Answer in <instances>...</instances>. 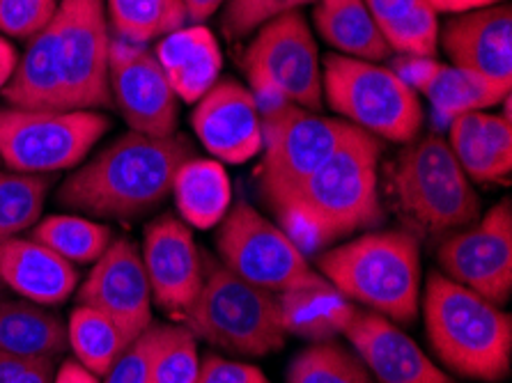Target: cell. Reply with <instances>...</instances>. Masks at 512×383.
Masks as SVG:
<instances>
[{"mask_svg": "<svg viewBox=\"0 0 512 383\" xmlns=\"http://www.w3.org/2000/svg\"><path fill=\"white\" fill-rule=\"evenodd\" d=\"M379 156L382 140L356 127L331 159L276 211L278 228L301 253H322L333 241L382 225Z\"/></svg>", "mask_w": 512, "mask_h": 383, "instance_id": "1", "label": "cell"}, {"mask_svg": "<svg viewBox=\"0 0 512 383\" xmlns=\"http://www.w3.org/2000/svg\"><path fill=\"white\" fill-rule=\"evenodd\" d=\"M193 156L196 150L180 134L157 138L129 131L76 168L56 198L65 209L129 221L168 198L177 168Z\"/></svg>", "mask_w": 512, "mask_h": 383, "instance_id": "2", "label": "cell"}, {"mask_svg": "<svg viewBox=\"0 0 512 383\" xmlns=\"http://www.w3.org/2000/svg\"><path fill=\"white\" fill-rule=\"evenodd\" d=\"M317 269L352 303L391 322L411 324L421 301V241L409 230L368 232L322 250Z\"/></svg>", "mask_w": 512, "mask_h": 383, "instance_id": "3", "label": "cell"}, {"mask_svg": "<svg viewBox=\"0 0 512 383\" xmlns=\"http://www.w3.org/2000/svg\"><path fill=\"white\" fill-rule=\"evenodd\" d=\"M425 328L448 370L476 381L508 379L510 315L439 271L430 273L425 287Z\"/></svg>", "mask_w": 512, "mask_h": 383, "instance_id": "4", "label": "cell"}, {"mask_svg": "<svg viewBox=\"0 0 512 383\" xmlns=\"http://www.w3.org/2000/svg\"><path fill=\"white\" fill-rule=\"evenodd\" d=\"M391 191L395 209L414 234L441 237L480 216L478 193L441 136L407 143L393 166Z\"/></svg>", "mask_w": 512, "mask_h": 383, "instance_id": "5", "label": "cell"}, {"mask_svg": "<svg viewBox=\"0 0 512 383\" xmlns=\"http://www.w3.org/2000/svg\"><path fill=\"white\" fill-rule=\"evenodd\" d=\"M180 319L193 338L235 356L274 354L287 338L276 294L239 278L226 264L207 271L196 301Z\"/></svg>", "mask_w": 512, "mask_h": 383, "instance_id": "6", "label": "cell"}, {"mask_svg": "<svg viewBox=\"0 0 512 383\" xmlns=\"http://www.w3.org/2000/svg\"><path fill=\"white\" fill-rule=\"evenodd\" d=\"M322 92L331 111L375 138L411 143L423 129L418 92L379 62L329 53L324 58Z\"/></svg>", "mask_w": 512, "mask_h": 383, "instance_id": "7", "label": "cell"}, {"mask_svg": "<svg viewBox=\"0 0 512 383\" xmlns=\"http://www.w3.org/2000/svg\"><path fill=\"white\" fill-rule=\"evenodd\" d=\"M260 113V193L276 214L356 127L345 120L315 115L290 101H265Z\"/></svg>", "mask_w": 512, "mask_h": 383, "instance_id": "8", "label": "cell"}, {"mask_svg": "<svg viewBox=\"0 0 512 383\" xmlns=\"http://www.w3.org/2000/svg\"><path fill=\"white\" fill-rule=\"evenodd\" d=\"M258 104L290 101L306 111L322 108V67L304 14L287 12L262 23L242 58Z\"/></svg>", "mask_w": 512, "mask_h": 383, "instance_id": "9", "label": "cell"}, {"mask_svg": "<svg viewBox=\"0 0 512 383\" xmlns=\"http://www.w3.org/2000/svg\"><path fill=\"white\" fill-rule=\"evenodd\" d=\"M108 129L97 111L0 108V159L17 173L51 175L79 166Z\"/></svg>", "mask_w": 512, "mask_h": 383, "instance_id": "10", "label": "cell"}, {"mask_svg": "<svg viewBox=\"0 0 512 383\" xmlns=\"http://www.w3.org/2000/svg\"><path fill=\"white\" fill-rule=\"evenodd\" d=\"M216 246L232 273L267 292L278 294L320 278L297 244L246 200L228 209Z\"/></svg>", "mask_w": 512, "mask_h": 383, "instance_id": "11", "label": "cell"}, {"mask_svg": "<svg viewBox=\"0 0 512 383\" xmlns=\"http://www.w3.org/2000/svg\"><path fill=\"white\" fill-rule=\"evenodd\" d=\"M58 53L67 111L111 108V28L104 0H58Z\"/></svg>", "mask_w": 512, "mask_h": 383, "instance_id": "12", "label": "cell"}, {"mask_svg": "<svg viewBox=\"0 0 512 383\" xmlns=\"http://www.w3.org/2000/svg\"><path fill=\"white\" fill-rule=\"evenodd\" d=\"M439 264L446 276L469 287L494 306L512 294V205L501 200L467 230L439 246Z\"/></svg>", "mask_w": 512, "mask_h": 383, "instance_id": "13", "label": "cell"}, {"mask_svg": "<svg viewBox=\"0 0 512 383\" xmlns=\"http://www.w3.org/2000/svg\"><path fill=\"white\" fill-rule=\"evenodd\" d=\"M108 85H111L113 106L122 113L131 131L157 138L175 134L180 99L170 88L150 46L113 35Z\"/></svg>", "mask_w": 512, "mask_h": 383, "instance_id": "14", "label": "cell"}, {"mask_svg": "<svg viewBox=\"0 0 512 383\" xmlns=\"http://www.w3.org/2000/svg\"><path fill=\"white\" fill-rule=\"evenodd\" d=\"M79 303L118 322L131 338L152 324V292L141 250L129 239H115L79 289Z\"/></svg>", "mask_w": 512, "mask_h": 383, "instance_id": "15", "label": "cell"}, {"mask_svg": "<svg viewBox=\"0 0 512 383\" xmlns=\"http://www.w3.org/2000/svg\"><path fill=\"white\" fill-rule=\"evenodd\" d=\"M191 127L223 163H246L262 152V113L251 88L219 78L196 104Z\"/></svg>", "mask_w": 512, "mask_h": 383, "instance_id": "16", "label": "cell"}, {"mask_svg": "<svg viewBox=\"0 0 512 383\" xmlns=\"http://www.w3.org/2000/svg\"><path fill=\"white\" fill-rule=\"evenodd\" d=\"M141 257L154 303L180 317L196 301L205 280L203 257L191 230L175 216L157 218L147 225Z\"/></svg>", "mask_w": 512, "mask_h": 383, "instance_id": "17", "label": "cell"}, {"mask_svg": "<svg viewBox=\"0 0 512 383\" xmlns=\"http://www.w3.org/2000/svg\"><path fill=\"white\" fill-rule=\"evenodd\" d=\"M455 67L512 88V12L508 5H487L457 14L439 33Z\"/></svg>", "mask_w": 512, "mask_h": 383, "instance_id": "18", "label": "cell"}, {"mask_svg": "<svg viewBox=\"0 0 512 383\" xmlns=\"http://www.w3.org/2000/svg\"><path fill=\"white\" fill-rule=\"evenodd\" d=\"M343 335L375 383H455L395 322L377 312L356 310Z\"/></svg>", "mask_w": 512, "mask_h": 383, "instance_id": "19", "label": "cell"}, {"mask_svg": "<svg viewBox=\"0 0 512 383\" xmlns=\"http://www.w3.org/2000/svg\"><path fill=\"white\" fill-rule=\"evenodd\" d=\"M391 69L409 88L421 92L437 115L448 122L464 113H483L510 95V90L487 81L485 76L455 65H441L434 58L400 56Z\"/></svg>", "mask_w": 512, "mask_h": 383, "instance_id": "20", "label": "cell"}, {"mask_svg": "<svg viewBox=\"0 0 512 383\" xmlns=\"http://www.w3.org/2000/svg\"><path fill=\"white\" fill-rule=\"evenodd\" d=\"M0 283L37 306H60L79 285V271L35 239L0 244Z\"/></svg>", "mask_w": 512, "mask_h": 383, "instance_id": "21", "label": "cell"}, {"mask_svg": "<svg viewBox=\"0 0 512 383\" xmlns=\"http://www.w3.org/2000/svg\"><path fill=\"white\" fill-rule=\"evenodd\" d=\"M154 56L177 99L186 104H198L205 92L219 81L223 69L219 42L203 23L177 28L161 37Z\"/></svg>", "mask_w": 512, "mask_h": 383, "instance_id": "22", "label": "cell"}, {"mask_svg": "<svg viewBox=\"0 0 512 383\" xmlns=\"http://www.w3.org/2000/svg\"><path fill=\"white\" fill-rule=\"evenodd\" d=\"M0 95L12 108L26 111H67L65 83L58 53V19L30 37L28 49L19 58L14 76Z\"/></svg>", "mask_w": 512, "mask_h": 383, "instance_id": "23", "label": "cell"}, {"mask_svg": "<svg viewBox=\"0 0 512 383\" xmlns=\"http://www.w3.org/2000/svg\"><path fill=\"white\" fill-rule=\"evenodd\" d=\"M276 303L285 333L310 340L313 345L333 342L343 335L356 312L354 303L324 276L308 285L278 292Z\"/></svg>", "mask_w": 512, "mask_h": 383, "instance_id": "24", "label": "cell"}, {"mask_svg": "<svg viewBox=\"0 0 512 383\" xmlns=\"http://www.w3.org/2000/svg\"><path fill=\"white\" fill-rule=\"evenodd\" d=\"M170 193L184 221L196 230L216 228L232 202L230 177L223 163L196 156L177 168Z\"/></svg>", "mask_w": 512, "mask_h": 383, "instance_id": "25", "label": "cell"}, {"mask_svg": "<svg viewBox=\"0 0 512 383\" xmlns=\"http://www.w3.org/2000/svg\"><path fill=\"white\" fill-rule=\"evenodd\" d=\"M313 21L324 42L340 56L382 62L391 56L363 0H315Z\"/></svg>", "mask_w": 512, "mask_h": 383, "instance_id": "26", "label": "cell"}, {"mask_svg": "<svg viewBox=\"0 0 512 383\" xmlns=\"http://www.w3.org/2000/svg\"><path fill=\"white\" fill-rule=\"evenodd\" d=\"M67 349V326L44 306L0 299V354L58 358Z\"/></svg>", "mask_w": 512, "mask_h": 383, "instance_id": "27", "label": "cell"}, {"mask_svg": "<svg viewBox=\"0 0 512 383\" xmlns=\"http://www.w3.org/2000/svg\"><path fill=\"white\" fill-rule=\"evenodd\" d=\"M134 340L118 322L90 306L79 303L69 315L67 345L72 347L76 361L99 379L106 377V372Z\"/></svg>", "mask_w": 512, "mask_h": 383, "instance_id": "28", "label": "cell"}, {"mask_svg": "<svg viewBox=\"0 0 512 383\" xmlns=\"http://www.w3.org/2000/svg\"><path fill=\"white\" fill-rule=\"evenodd\" d=\"M108 28L115 37L150 44L189 23L180 0H106Z\"/></svg>", "mask_w": 512, "mask_h": 383, "instance_id": "29", "label": "cell"}, {"mask_svg": "<svg viewBox=\"0 0 512 383\" xmlns=\"http://www.w3.org/2000/svg\"><path fill=\"white\" fill-rule=\"evenodd\" d=\"M33 239L69 264H95L113 244V232L92 218L56 214L35 225Z\"/></svg>", "mask_w": 512, "mask_h": 383, "instance_id": "30", "label": "cell"}, {"mask_svg": "<svg viewBox=\"0 0 512 383\" xmlns=\"http://www.w3.org/2000/svg\"><path fill=\"white\" fill-rule=\"evenodd\" d=\"M49 189V175L0 170V244L40 223Z\"/></svg>", "mask_w": 512, "mask_h": 383, "instance_id": "31", "label": "cell"}, {"mask_svg": "<svg viewBox=\"0 0 512 383\" xmlns=\"http://www.w3.org/2000/svg\"><path fill=\"white\" fill-rule=\"evenodd\" d=\"M287 383H375V379L356 351L340 342H320L292 358Z\"/></svg>", "mask_w": 512, "mask_h": 383, "instance_id": "32", "label": "cell"}, {"mask_svg": "<svg viewBox=\"0 0 512 383\" xmlns=\"http://www.w3.org/2000/svg\"><path fill=\"white\" fill-rule=\"evenodd\" d=\"M451 138H448V147H451L453 156L460 163L464 175L473 182L480 184H501L508 182V175L499 168L494 156L487 147L485 131H483V113H464L451 120Z\"/></svg>", "mask_w": 512, "mask_h": 383, "instance_id": "33", "label": "cell"}, {"mask_svg": "<svg viewBox=\"0 0 512 383\" xmlns=\"http://www.w3.org/2000/svg\"><path fill=\"white\" fill-rule=\"evenodd\" d=\"M379 33L389 44V49L400 56L434 58L439 46L437 12L425 0H418L405 17L384 26Z\"/></svg>", "mask_w": 512, "mask_h": 383, "instance_id": "34", "label": "cell"}, {"mask_svg": "<svg viewBox=\"0 0 512 383\" xmlns=\"http://www.w3.org/2000/svg\"><path fill=\"white\" fill-rule=\"evenodd\" d=\"M173 333V326L150 324L106 372L104 383H150L154 358Z\"/></svg>", "mask_w": 512, "mask_h": 383, "instance_id": "35", "label": "cell"}, {"mask_svg": "<svg viewBox=\"0 0 512 383\" xmlns=\"http://www.w3.org/2000/svg\"><path fill=\"white\" fill-rule=\"evenodd\" d=\"M200 356L196 338L184 326H173V333L154 358L150 383H196Z\"/></svg>", "mask_w": 512, "mask_h": 383, "instance_id": "36", "label": "cell"}, {"mask_svg": "<svg viewBox=\"0 0 512 383\" xmlns=\"http://www.w3.org/2000/svg\"><path fill=\"white\" fill-rule=\"evenodd\" d=\"M308 3H315V0H228L221 19L223 33L230 39H242L258 30L262 23L287 12H297Z\"/></svg>", "mask_w": 512, "mask_h": 383, "instance_id": "37", "label": "cell"}, {"mask_svg": "<svg viewBox=\"0 0 512 383\" xmlns=\"http://www.w3.org/2000/svg\"><path fill=\"white\" fill-rule=\"evenodd\" d=\"M58 12V0H0V33L30 39Z\"/></svg>", "mask_w": 512, "mask_h": 383, "instance_id": "38", "label": "cell"}, {"mask_svg": "<svg viewBox=\"0 0 512 383\" xmlns=\"http://www.w3.org/2000/svg\"><path fill=\"white\" fill-rule=\"evenodd\" d=\"M196 383H269L260 367L205 354L200 358Z\"/></svg>", "mask_w": 512, "mask_h": 383, "instance_id": "39", "label": "cell"}, {"mask_svg": "<svg viewBox=\"0 0 512 383\" xmlns=\"http://www.w3.org/2000/svg\"><path fill=\"white\" fill-rule=\"evenodd\" d=\"M53 358H19L0 354V383H53Z\"/></svg>", "mask_w": 512, "mask_h": 383, "instance_id": "40", "label": "cell"}, {"mask_svg": "<svg viewBox=\"0 0 512 383\" xmlns=\"http://www.w3.org/2000/svg\"><path fill=\"white\" fill-rule=\"evenodd\" d=\"M483 131L487 147L499 163V168L510 177L512 173V122L503 120L501 115L483 113Z\"/></svg>", "mask_w": 512, "mask_h": 383, "instance_id": "41", "label": "cell"}, {"mask_svg": "<svg viewBox=\"0 0 512 383\" xmlns=\"http://www.w3.org/2000/svg\"><path fill=\"white\" fill-rule=\"evenodd\" d=\"M363 3H366L368 12L372 14V19H375L377 28L382 30L384 26H389V23L405 17L418 0H363Z\"/></svg>", "mask_w": 512, "mask_h": 383, "instance_id": "42", "label": "cell"}, {"mask_svg": "<svg viewBox=\"0 0 512 383\" xmlns=\"http://www.w3.org/2000/svg\"><path fill=\"white\" fill-rule=\"evenodd\" d=\"M53 383H102V379L85 370L79 361H65L60 365L56 377H53Z\"/></svg>", "mask_w": 512, "mask_h": 383, "instance_id": "43", "label": "cell"}, {"mask_svg": "<svg viewBox=\"0 0 512 383\" xmlns=\"http://www.w3.org/2000/svg\"><path fill=\"white\" fill-rule=\"evenodd\" d=\"M186 17L193 23H203L207 21L212 14L219 10L223 3H228V0H180Z\"/></svg>", "mask_w": 512, "mask_h": 383, "instance_id": "44", "label": "cell"}, {"mask_svg": "<svg viewBox=\"0 0 512 383\" xmlns=\"http://www.w3.org/2000/svg\"><path fill=\"white\" fill-rule=\"evenodd\" d=\"M19 65V53L14 46L7 42L5 37H0V92L7 83H10V78L14 76V69Z\"/></svg>", "mask_w": 512, "mask_h": 383, "instance_id": "45", "label": "cell"}, {"mask_svg": "<svg viewBox=\"0 0 512 383\" xmlns=\"http://www.w3.org/2000/svg\"><path fill=\"white\" fill-rule=\"evenodd\" d=\"M434 12H446V14H464L471 10H478V0H425Z\"/></svg>", "mask_w": 512, "mask_h": 383, "instance_id": "46", "label": "cell"}, {"mask_svg": "<svg viewBox=\"0 0 512 383\" xmlns=\"http://www.w3.org/2000/svg\"><path fill=\"white\" fill-rule=\"evenodd\" d=\"M478 3H480V7H487V5H496L499 0H478Z\"/></svg>", "mask_w": 512, "mask_h": 383, "instance_id": "47", "label": "cell"}]
</instances>
